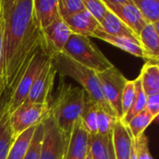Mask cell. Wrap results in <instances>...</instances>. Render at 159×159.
Masks as SVG:
<instances>
[{
    "label": "cell",
    "instance_id": "6da1fadb",
    "mask_svg": "<svg viewBox=\"0 0 159 159\" xmlns=\"http://www.w3.org/2000/svg\"><path fill=\"white\" fill-rule=\"evenodd\" d=\"M2 74L12 94L34 55L44 46L33 0H1Z\"/></svg>",
    "mask_w": 159,
    "mask_h": 159
},
{
    "label": "cell",
    "instance_id": "7a4b0ae2",
    "mask_svg": "<svg viewBox=\"0 0 159 159\" xmlns=\"http://www.w3.org/2000/svg\"><path fill=\"white\" fill-rule=\"evenodd\" d=\"M87 97L82 88L61 83L56 99L49 105V112L67 141L75 123L82 116Z\"/></svg>",
    "mask_w": 159,
    "mask_h": 159
},
{
    "label": "cell",
    "instance_id": "3957f363",
    "mask_svg": "<svg viewBox=\"0 0 159 159\" xmlns=\"http://www.w3.org/2000/svg\"><path fill=\"white\" fill-rule=\"evenodd\" d=\"M51 61L57 74L61 76H68L73 78L81 86L80 88L84 89L89 100L95 102L108 115L116 117L114 111L102 96L100 81L96 72L77 63L63 53H59L52 56Z\"/></svg>",
    "mask_w": 159,
    "mask_h": 159
},
{
    "label": "cell",
    "instance_id": "277c9868",
    "mask_svg": "<svg viewBox=\"0 0 159 159\" xmlns=\"http://www.w3.org/2000/svg\"><path fill=\"white\" fill-rule=\"evenodd\" d=\"M61 53L96 73L103 72L114 66L89 37L80 34H72Z\"/></svg>",
    "mask_w": 159,
    "mask_h": 159
},
{
    "label": "cell",
    "instance_id": "5b68a950",
    "mask_svg": "<svg viewBox=\"0 0 159 159\" xmlns=\"http://www.w3.org/2000/svg\"><path fill=\"white\" fill-rule=\"evenodd\" d=\"M50 58L51 57L47 53L45 47L39 48L34 55L26 70L21 75L16 89L10 96L8 103V111L10 115H12L24 102L33 83Z\"/></svg>",
    "mask_w": 159,
    "mask_h": 159
},
{
    "label": "cell",
    "instance_id": "8992f818",
    "mask_svg": "<svg viewBox=\"0 0 159 159\" xmlns=\"http://www.w3.org/2000/svg\"><path fill=\"white\" fill-rule=\"evenodd\" d=\"M104 100L114 111L117 119L123 117L121 100L128 79L115 65L108 70L97 73Z\"/></svg>",
    "mask_w": 159,
    "mask_h": 159
},
{
    "label": "cell",
    "instance_id": "52a82bcc",
    "mask_svg": "<svg viewBox=\"0 0 159 159\" xmlns=\"http://www.w3.org/2000/svg\"><path fill=\"white\" fill-rule=\"evenodd\" d=\"M42 123L44 135L40 159H63L68 141L57 127L50 112Z\"/></svg>",
    "mask_w": 159,
    "mask_h": 159
},
{
    "label": "cell",
    "instance_id": "ba28073f",
    "mask_svg": "<svg viewBox=\"0 0 159 159\" xmlns=\"http://www.w3.org/2000/svg\"><path fill=\"white\" fill-rule=\"evenodd\" d=\"M49 105L46 103L21 104L10 116L15 136L40 124L49 113Z\"/></svg>",
    "mask_w": 159,
    "mask_h": 159
},
{
    "label": "cell",
    "instance_id": "9c48e42d",
    "mask_svg": "<svg viewBox=\"0 0 159 159\" xmlns=\"http://www.w3.org/2000/svg\"><path fill=\"white\" fill-rule=\"evenodd\" d=\"M56 75L57 72L50 58L33 83L27 98L22 104H49Z\"/></svg>",
    "mask_w": 159,
    "mask_h": 159
},
{
    "label": "cell",
    "instance_id": "30bf717a",
    "mask_svg": "<svg viewBox=\"0 0 159 159\" xmlns=\"http://www.w3.org/2000/svg\"><path fill=\"white\" fill-rule=\"evenodd\" d=\"M106 7L119 18L139 37L141 31L148 23L143 20L133 0H103Z\"/></svg>",
    "mask_w": 159,
    "mask_h": 159
},
{
    "label": "cell",
    "instance_id": "8fae6325",
    "mask_svg": "<svg viewBox=\"0 0 159 159\" xmlns=\"http://www.w3.org/2000/svg\"><path fill=\"white\" fill-rule=\"evenodd\" d=\"M44 46L47 53L52 57L61 53L70 35L73 34L65 21L59 18L48 27L42 29Z\"/></svg>",
    "mask_w": 159,
    "mask_h": 159
},
{
    "label": "cell",
    "instance_id": "7c38bea8",
    "mask_svg": "<svg viewBox=\"0 0 159 159\" xmlns=\"http://www.w3.org/2000/svg\"><path fill=\"white\" fill-rule=\"evenodd\" d=\"M89 140V135L84 129L81 118H79L74 125L63 159H87Z\"/></svg>",
    "mask_w": 159,
    "mask_h": 159
},
{
    "label": "cell",
    "instance_id": "4fadbf2b",
    "mask_svg": "<svg viewBox=\"0 0 159 159\" xmlns=\"http://www.w3.org/2000/svg\"><path fill=\"white\" fill-rule=\"evenodd\" d=\"M91 37H95L98 38L100 40H102L114 47H116L135 57H139V58H143V59H146L148 61H152V59L150 58V56L147 54V52L144 50V48L141 46L140 42L129 39V38H125V37H120V36H115V35H110L106 33H104L101 27L96 30L93 34L91 35Z\"/></svg>",
    "mask_w": 159,
    "mask_h": 159
},
{
    "label": "cell",
    "instance_id": "5bb4252c",
    "mask_svg": "<svg viewBox=\"0 0 159 159\" xmlns=\"http://www.w3.org/2000/svg\"><path fill=\"white\" fill-rule=\"evenodd\" d=\"M113 145L116 159H130L133 148V139L127 127L117 119L113 130Z\"/></svg>",
    "mask_w": 159,
    "mask_h": 159
},
{
    "label": "cell",
    "instance_id": "9a60e30c",
    "mask_svg": "<svg viewBox=\"0 0 159 159\" xmlns=\"http://www.w3.org/2000/svg\"><path fill=\"white\" fill-rule=\"evenodd\" d=\"M63 20L73 34L87 37H91L93 33L101 27L100 23L86 9Z\"/></svg>",
    "mask_w": 159,
    "mask_h": 159
},
{
    "label": "cell",
    "instance_id": "2e32d148",
    "mask_svg": "<svg viewBox=\"0 0 159 159\" xmlns=\"http://www.w3.org/2000/svg\"><path fill=\"white\" fill-rule=\"evenodd\" d=\"M33 3L35 18L41 29L48 27L61 18L58 0H33Z\"/></svg>",
    "mask_w": 159,
    "mask_h": 159
},
{
    "label": "cell",
    "instance_id": "e0dca14e",
    "mask_svg": "<svg viewBox=\"0 0 159 159\" xmlns=\"http://www.w3.org/2000/svg\"><path fill=\"white\" fill-rule=\"evenodd\" d=\"M100 25L101 29L110 35L125 37L139 42V37L134 34V32L109 9Z\"/></svg>",
    "mask_w": 159,
    "mask_h": 159
},
{
    "label": "cell",
    "instance_id": "ac0fdd59",
    "mask_svg": "<svg viewBox=\"0 0 159 159\" xmlns=\"http://www.w3.org/2000/svg\"><path fill=\"white\" fill-rule=\"evenodd\" d=\"M159 22L148 23L141 31L139 34V42L144 48L152 61H158L159 56Z\"/></svg>",
    "mask_w": 159,
    "mask_h": 159
},
{
    "label": "cell",
    "instance_id": "d6986e66",
    "mask_svg": "<svg viewBox=\"0 0 159 159\" xmlns=\"http://www.w3.org/2000/svg\"><path fill=\"white\" fill-rule=\"evenodd\" d=\"M146 96L159 94V66L156 61H148L142 68L139 75Z\"/></svg>",
    "mask_w": 159,
    "mask_h": 159
},
{
    "label": "cell",
    "instance_id": "ffe728a7",
    "mask_svg": "<svg viewBox=\"0 0 159 159\" xmlns=\"http://www.w3.org/2000/svg\"><path fill=\"white\" fill-rule=\"evenodd\" d=\"M89 151L91 159H116L112 136H89Z\"/></svg>",
    "mask_w": 159,
    "mask_h": 159
},
{
    "label": "cell",
    "instance_id": "44dd1931",
    "mask_svg": "<svg viewBox=\"0 0 159 159\" xmlns=\"http://www.w3.org/2000/svg\"><path fill=\"white\" fill-rule=\"evenodd\" d=\"M10 116L9 111L7 110L0 119V159H7L16 137L12 129Z\"/></svg>",
    "mask_w": 159,
    "mask_h": 159
},
{
    "label": "cell",
    "instance_id": "7402d4cb",
    "mask_svg": "<svg viewBox=\"0 0 159 159\" xmlns=\"http://www.w3.org/2000/svg\"><path fill=\"white\" fill-rule=\"evenodd\" d=\"M37 126L32 127L15 137V140L10 147L7 159H23L29 148L34 133Z\"/></svg>",
    "mask_w": 159,
    "mask_h": 159
},
{
    "label": "cell",
    "instance_id": "603a6c76",
    "mask_svg": "<svg viewBox=\"0 0 159 159\" xmlns=\"http://www.w3.org/2000/svg\"><path fill=\"white\" fill-rule=\"evenodd\" d=\"M134 84H135V96H134L132 105H131L130 109L128 111V113L121 119V122L125 126L128 125V123L131 120L132 117H134L138 114L144 111L145 107H146L147 96H146L145 92L143 89V87H142L139 76L136 79H134Z\"/></svg>",
    "mask_w": 159,
    "mask_h": 159
},
{
    "label": "cell",
    "instance_id": "cb8c5ba5",
    "mask_svg": "<svg viewBox=\"0 0 159 159\" xmlns=\"http://www.w3.org/2000/svg\"><path fill=\"white\" fill-rule=\"evenodd\" d=\"M99 106L87 97L84 111L81 116V121L84 129L89 136L98 134V110Z\"/></svg>",
    "mask_w": 159,
    "mask_h": 159
},
{
    "label": "cell",
    "instance_id": "d4e9b609",
    "mask_svg": "<svg viewBox=\"0 0 159 159\" xmlns=\"http://www.w3.org/2000/svg\"><path fill=\"white\" fill-rule=\"evenodd\" d=\"M155 120L156 118L152 116L146 110H144L142 113L135 116L134 117H132L126 127L131 138L133 140H136L144 133L145 129Z\"/></svg>",
    "mask_w": 159,
    "mask_h": 159
},
{
    "label": "cell",
    "instance_id": "484cf974",
    "mask_svg": "<svg viewBox=\"0 0 159 159\" xmlns=\"http://www.w3.org/2000/svg\"><path fill=\"white\" fill-rule=\"evenodd\" d=\"M146 23L159 22V2L157 0H133Z\"/></svg>",
    "mask_w": 159,
    "mask_h": 159
},
{
    "label": "cell",
    "instance_id": "4316f807",
    "mask_svg": "<svg viewBox=\"0 0 159 159\" xmlns=\"http://www.w3.org/2000/svg\"><path fill=\"white\" fill-rule=\"evenodd\" d=\"M43 135H44V126L41 122L37 125L35 131L34 133L33 139L29 145V148L25 154L23 159H40L42 143H43Z\"/></svg>",
    "mask_w": 159,
    "mask_h": 159
},
{
    "label": "cell",
    "instance_id": "83f0119b",
    "mask_svg": "<svg viewBox=\"0 0 159 159\" xmlns=\"http://www.w3.org/2000/svg\"><path fill=\"white\" fill-rule=\"evenodd\" d=\"M58 7L60 16L62 20L85 10L83 0H58Z\"/></svg>",
    "mask_w": 159,
    "mask_h": 159
},
{
    "label": "cell",
    "instance_id": "f1b7e54d",
    "mask_svg": "<svg viewBox=\"0 0 159 159\" xmlns=\"http://www.w3.org/2000/svg\"><path fill=\"white\" fill-rule=\"evenodd\" d=\"M117 118L108 115L102 108L98 110V134L102 136L111 137Z\"/></svg>",
    "mask_w": 159,
    "mask_h": 159
},
{
    "label": "cell",
    "instance_id": "f546056e",
    "mask_svg": "<svg viewBox=\"0 0 159 159\" xmlns=\"http://www.w3.org/2000/svg\"><path fill=\"white\" fill-rule=\"evenodd\" d=\"M11 94L8 93L3 82V74H2V17L0 12V119L3 115L8 110V103Z\"/></svg>",
    "mask_w": 159,
    "mask_h": 159
},
{
    "label": "cell",
    "instance_id": "4dcf8cb0",
    "mask_svg": "<svg viewBox=\"0 0 159 159\" xmlns=\"http://www.w3.org/2000/svg\"><path fill=\"white\" fill-rule=\"evenodd\" d=\"M83 3L85 9L101 24L108 11L103 0H83Z\"/></svg>",
    "mask_w": 159,
    "mask_h": 159
},
{
    "label": "cell",
    "instance_id": "1f68e13d",
    "mask_svg": "<svg viewBox=\"0 0 159 159\" xmlns=\"http://www.w3.org/2000/svg\"><path fill=\"white\" fill-rule=\"evenodd\" d=\"M135 96V84L134 80H128L127 84L124 88L122 100H121V105H122V113L123 117L128 113V111L130 109L133 100ZM122 117V118H123Z\"/></svg>",
    "mask_w": 159,
    "mask_h": 159
},
{
    "label": "cell",
    "instance_id": "d6a6232c",
    "mask_svg": "<svg viewBox=\"0 0 159 159\" xmlns=\"http://www.w3.org/2000/svg\"><path fill=\"white\" fill-rule=\"evenodd\" d=\"M133 141H134L137 159H154L149 150L148 138L144 134H143L141 137Z\"/></svg>",
    "mask_w": 159,
    "mask_h": 159
},
{
    "label": "cell",
    "instance_id": "836d02e7",
    "mask_svg": "<svg viewBox=\"0 0 159 159\" xmlns=\"http://www.w3.org/2000/svg\"><path fill=\"white\" fill-rule=\"evenodd\" d=\"M145 110L156 119L159 115V94H153L147 96Z\"/></svg>",
    "mask_w": 159,
    "mask_h": 159
},
{
    "label": "cell",
    "instance_id": "e575fe53",
    "mask_svg": "<svg viewBox=\"0 0 159 159\" xmlns=\"http://www.w3.org/2000/svg\"><path fill=\"white\" fill-rule=\"evenodd\" d=\"M87 159H91V156H90V154H89V155H88V157Z\"/></svg>",
    "mask_w": 159,
    "mask_h": 159
},
{
    "label": "cell",
    "instance_id": "d590c367",
    "mask_svg": "<svg viewBox=\"0 0 159 159\" xmlns=\"http://www.w3.org/2000/svg\"><path fill=\"white\" fill-rule=\"evenodd\" d=\"M0 12H1V0H0Z\"/></svg>",
    "mask_w": 159,
    "mask_h": 159
}]
</instances>
